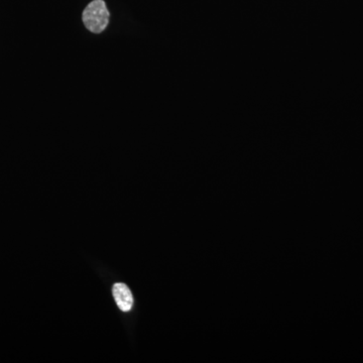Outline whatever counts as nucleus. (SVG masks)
Segmentation results:
<instances>
[{
    "mask_svg": "<svg viewBox=\"0 0 363 363\" xmlns=\"http://www.w3.org/2000/svg\"><path fill=\"white\" fill-rule=\"evenodd\" d=\"M109 11L104 0H94L86 7L83 13V23L90 32H104L109 23Z\"/></svg>",
    "mask_w": 363,
    "mask_h": 363,
    "instance_id": "obj_1",
    "label": "nucleus"
},
{
    "mask_svg": "<svg viewBox=\"0 0 363 363\" xmlns=\"http://www.w3.org/2000/svg\"><path fill=\"white\" fill-rule=\"evenodd\" d=\"M112 292H113L114 298H116L119 309L123 312L130 311L133 305V298L128 286L124 284H116Z\"/></svg>",
    "mask_w": 363,
    "mask_h": 363,
    "instance_id": "obj_2",
    "label": "nucleus"
}]
</instances>
